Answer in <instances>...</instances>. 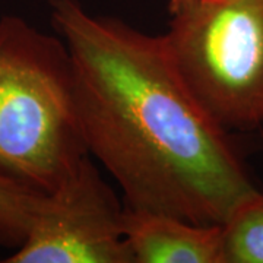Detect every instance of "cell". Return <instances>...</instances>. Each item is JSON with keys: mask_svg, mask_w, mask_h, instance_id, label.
Instances as JSON below:
<instances>
[{"mask_svg": "<svg viewBox=\"0 0 263 263\" xmlns=\"http://www.w3.org/2000/svg\"><path fill=\"white\" fill-rule=\"evenodd\" d=\"M65 41L88 154L122 190L124 206L202 226H222L259 192L230 135L180 76L164 35L88 13L79 0H50Z\"/></svg>", "mask_w": 263, "mask_h": 263, "instance_id": "cell-1", "label": "cell"}, {"mask_svg": "<svg viewBox=\"0 0 263 263\" xmlns=\"http://www.w3.org/2000/svg\"><path fill=\"white\" fill-rule=\"evenodd\" d=\"M86 155L65 41L21 16H2L0 171L53 193Z\"/></svg>", "mask_w": 263, "mask_h": 263, "instance_id": "cell-2", "label": "cell"}, {"mask_svg": "<svg viewBox=\"0 0 263 263\" xmlns=\"http://www.w3.org/2000/svg\"><path fill=\"white\" fill-rule=\"evenodd\" d=\"M165 38L190 92L227 132H263V0H170Z\"/></svg>", "mask_w": 263, "mask_h": 263, "instance_id": "cell-3", "label": "cell"}, {"mask_svg": "<svg viewBox=\"0 0 263 263\" xmlns=\"http://www.w3.org/2000/svg\"><path fill=\"white\" fill-rule=\"evenodd\" d=\"M124 211L91 155L47 193L27 240L6 263H133Z\"/></svg>", "mask_w": 263, "mask_h": 263, "instance_id": "cell-4", "label": "cell"}, {"mask_svg": "<svg viewBox=\"0 0 263 263\" xmlns=\"http://www.w3.org/2000/svg\"><path fill=\"white\" fill-rule=\"evenodd\" d=\"M124 237L133 263H222V226L126 206Z\"/></svg>", "mask_w": 263, "mask_h": 263, "instance_id": "cell-5", "label": "cell"}, {"mask_svg": "<svg viewBox=\"0 0 263 263\" xmlns=\"http://www.w3.org/2000/svg\"><path fill=\"white\" fill-rule=\"evenodd\" d=\"M47 193L0 171V246L19 249L27 240Z\"/></svg>", "mask_w": 263, "mask_h": 263, "instance_id": "cell-6", "label": "cell"}, {"mask_svg": "<svg viewBox=\"0 0 263 263\" xmlns=\"http://www.w3.org/2000/svg\"><path fill=\"white\" fill-rule=\"evenodd\" d=\"M222 263H263V193L256 192L222 224Z\"/></svg>", "mask_w": 263, "mask_h": 263, "instance_id": "cell-7", "label": "cell"}]
</instances>
